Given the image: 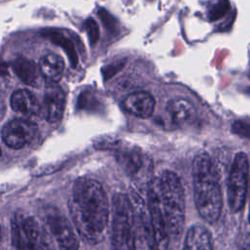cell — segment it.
<instances>
[{
  "label": "cell",
  "mask_w": 250,
  "mask_h": 250,
  "mask_svg": "<svg viewBox=\"0 0 250 250\" xmlns=\"http://www.w3.org/2000/svg\"><path fill=\"white\" fill-rule=\"evenodd\" d=\"M0 236H1V229H0Z\"/></svg>",
  "instance_id": "25"
},
{
  "label": "cell",
  "mask_w": 250,
  "mask_h": 250,
  "mask_svg": "<svg viewBox=\"0 0 250 250\" xmlns=\"http://www.w3.org/2000/svg\"><path fill=\"white\" fill-rule=\"evenodd\" d=\"M183 250H213L208 230L200 226H192L187 232Z\"/></svg>",
  "instance_id": "17"
},
{
  "label": "cell",
  "mask_w": 250,
  "mask_h": 250,
  "mask_svg": "<svg viewBox=\"0 0 250 250\" xmlns=\"http://www.w3.org/2000/svg\"><path fill=\"white\" fill-rule=\"evenodd\" d=\"M48 36L54 43L60 45L65 51V53L68 55V59H69V62H71V65L76 66L78 62V57H77L73 43L69 39L64 37L62 33L50 31Z\"/></svg>",
  "instance_id": "19"
},
{
  "label": "cell",
  "mask_w": 250,
  "mask_h": 250,
  "mask_svg": "<svg viewBox=\"0 0 250 250\" xmlns=\"http://www.w3.org/2000/svg\"><path fill=\"white\" fill-rule=\"evenodd\" d=\"M240 250H250V234H248L245 240L243 241Z\"/></svg>",
  "instance_id": "22"
},
{
  "label": "cell",
  "mask_w": 250,
  "mask_h": 250,
  "mask_svg": "<svg viewBox=\"0 0 250 250\" xmlns=\"http://www.w3.org/2000/svg\"><path fill=\"white\" fill-rule=\"evenodd\" d=\"M47 222L61 250H78L79 242L73 228L62 214L49 213Z\"/></svg>",
  "instance_id": "10"
},
{
  "label": "cell",
  "mask_w": 250,
  "mask_h": 250,
  "mask_svg": "<svg viewBox=\"0 0 250 250\" xmlns=\"http://www.w3.org/2000/svg\"><path fill=\"white\" fill-rule=\"evenodd\" d=\"M39 68L43 78L49 83H57L64 71V62L57 54L49 53L44 55L39 62Z\"/></svg>",
  "instance_id": "15"
},
{
  "label": "cell",
  "mask_w": 250,
  "mask_h": 250,
  "mask_svg": "<svg viewBox=\"0 0 250 250\" xmlns=\"http://www.w3.org/2000/svg\"><path fill=\"white\" fill-rule=\"evenodd\" d=\"M3 113H4V108H3V106L0 104V119H1V117L3 116Z\"/></svg>",
  "instance_id": "23"
},
{
  "label": "cell",
  "mask_w": 250,
  "mask_h": 250,
  "mask_svg": "<svg viewBox=\"0 0 250 250\" xmlns=\"http://www.w3.org/2000/svg\"><path fill=\"white\" fill-rule=\"evenodd\" d=\"M12 68L17 76L26 85L37 87L43 78L39 65L25 58H18L12 62Z\"/></svg>",
  "instance_id": "14"
},
{
  "label": "cell",
  "mask_w": 250,
  "mask_h": 250,
  "mask_svg": "<svg viewBox=\"0 0 250 250\" xmlns=\"http://www.w3.org/2000/svg\"><path fill=\"white\" fill-rule=\"evenodd\" d=\"M148 216L149 222L157 250H166L169 243V231L166 224V219L161 206L158 182L153 180L149 185L147 193Z\"/></svg>",
  "instance_id": "7"
},
{
  "label": "cell",
  "mask_w": 250,
  "mask_h": 250,
  "mask_svg": "<svg viewBox=\"0 0 250 250\" xmlns=\"http://www.w3.org/2000/svg\"><path fill=\"white\" fill-rule=\"evenodd\" d=\"M121 165L125 168L128 174L132 176L139 175L141 172L145 171L147 167V160L145 155L137 150L124 149L119 151L118 157Z\"/></svg>",
  "instance_id": "18"
},
{
  "label": "cell",
  "mask_w": 250,
  "mask_h": 250,
  "mask_svg": "<svg viewBox=\"0 0 250 250\" xmlns=\"http://www.w3.org/2000/svg\"><path fill=\"white\" fill-rule=\"evenodd\" d=\"M44 233L38 223L21 215H15L12 221V242L14 250H46Z\"/></svg>",
  "instance_id": "6"
},
{
  "label": "cell",
  "mask_w": 250,
  "mask_h": 250,
  "mask_svg": "<svg viewBox=\"0 0 250 250\" xmlns=\"http://www.w3.org/2000/svg\"><path fill=\"white\" fill-rule=\"evenodd\" d=\"M249 191H250V186H249ZM249 197H250V194H249ZM250 205V203H249ZM249 222H250V208H249Z\"/></svg>",
  "instance_id": "24"
},
{
  "label": "cell",
  "mask_w": 250,
  "mask_h": 250,
  "mask_svg": "<svg viewBox=\"0 0 250 250\" xmlns=\"http://www.w3.org/2000/svg\"><path fill=\"white\" fill-rule=\"evenodd\" d=\"M123 105L131 114L141 118H147L154 110L155 101L149 93L140 91L127 96L123 102Z\"/></svg>",
  "instance_id": "12"
},
{
  "label": "cell",
  "mask_w": 250,
  "mask_h": 250,
  "mask_svg": "<svg viewBox=\"0 0 250 250\" xmlns=\"http://www.w3.org/2000/svg\"><path fill=\"white\" fill-rule=\"evenodd\" d=\"M167 111L172 122L178 126L191 123L195 119L196 111L193 104L187 99L175 98L169 101Z\"/></svg>",
  "instance_id": "13"
},
{
  "label": "cell",
  "mask_w": 250,
  "mask_h": 250,
  "mask_svg": "<svg viewBox=\"0 0 250 250\" xmlns=\"http://www.w3.org/2000/svg\"><path fill=\"white\" fill-rule=\"evenodd\" d=\"M84 27L88 34L89 40L91 41L92 44H95L97 42V40L99 39V26H98L96 21L92 18H89L84 22Z\"/></svg>",
  "instance_id": "20"
},
{
  "label": "cell",
  "mask_w": 250,
  "mask_h": 250,
  "mask_svg": "<svg viewBox=\"0 0 250 250\" xmlns=\"http://www.w3.org/2000/svg\"><path fill=\"white\" fill-rule=\"evenodd\" d=\"M65 107V94L56 83H50L45 92L44 109L46 118L50 122L62 119Z\"/></svg>",
  "instance_id": "11"
},
{
  "label": "cell",
  "mask_w": 250,
  "mask_h": 250,
  "mask_svg": "<svg viewBox=\"0 0 250 250\" xmlns=\"http://www.w3.org/2000/svg\"><path fill=\"white\" fill-rule=\"evenodd\" d=\"M158 189L161 206L166 219L169 234L178 235L184 229L185 224V196L179 177L165 171L159 179Z\"/></svg>",
  "instance_id": "3"
},
{
  "label": "cell",
  "mask_w": 250,
  "mask_h": 250,
  "mask_svg": "<svg viewBox=\"0 0 250 250\" xmlns=\"http://www.w3.org/2000/svg\"><path fill=\"white\" fill-rule=\"evenodd\" d=\"M134 233V210L132 202L124 194L113 201L112 242L114 250H132Z\"/></svg>",
  "instance_id": "4"
},
{
  "label": "cell",
  "mask_w": 250,
  "mask_h": 250,
  "mask_svg": "<svg viewBox=\"0 0 250 250\" xmlns=\"http://www.w3.org/2000/svg\"><path fill=\"white\" fill-rule=\"evenodd\" d=\"M69 210L80 236L88 243L100 242L108 220L107 199L101 184L79 179L73 187Z\"/></svg>",
  "instance_id": "1"
},
{
  "label": "cell",
  "mask_w": 250,
  "mask_h": 250,
  "mask_svg": "<svg viewBox=\"0 0 250 250\" xmlns=\"http://www.w3.org/2000/svg\"><path fill=\"white\" fill-rule=\"evenodd\" d=\"M231 128L233 133H235L236 135L250 140V123L237 120L232 123Z\"/></svg>",
  "instance_id": "21"
},
{
  "label": "cell",
  "mask_w": 250,
  "mask_h": 250,
  "mask_svg": "<svg viewBox=\"0 0 250 250\" xmlns=\"http://www.w3.org/2000/svg\"><path fill=\"white\" fill-rule=\"evenodd\" d=\"M134 210V233L132 250H157L149 218L139 205L132 203Z\"/></svg>",
  "instance_id": "9"
},
{
  "label": "cell",
  "mask_w": 250,
  "mask_h": 250,
  "mask_svg": "<svg viewBox=\"0 0 250 250\" xmlns=\"http://www.w3.org/2000/svg\"><path fill=\"white\" fill-rule=\"evenodd\" d=\"M194 200L197 211L208 223H215L222 212L223 197L218 172L206 153L198 154L192 164Z\"/></svg>",
  "instance_id": "2"
},
{
  "label": "cell",
  "mask_w": 250,
  "mask_h": 250,
  "mask_svg": "<svg viewBox=\"0 0 250 250\" xmlns=\"http://www.w3.org/2000/svg\"><path fill=\"white\" fill-rule=\"evenodd\" d=\"M11 105L14 110L25 114H37L40 110V104L36 97L29 91L21 89L17 90L11 97Z\"/></svg>",
  "instance_id": "16"
},
{
  "label": "cell",
  "mask_w": 250,
  "mask_h": 250,
  "mask_svg": "<svg viewBox=\"0 0 250 250\" xmlns=\"http://www.w3.org/2000/svg\"><path fill=\"white\" fill-rule=\"evenodd\" d=\"M249 163L244 152H238L231 164L228 181V202L232 213L242 210L249 189Z\"/></svg>",
  "instance_id": "5"
},
{
  "label": "cell",
  "mask_w": 250,
  "mask_h": 250,
  "mask_svg": "<svg viewBox=\"0 0 250 250\" xmlns=\"http://www.w3.org/2000/svg\"><path fill=\"white\" fill-rule=\"evenodd\" d=\"M36 130V125L30 120L14 119L5 125L2 131L3 141L12 148H21L33 139Z\"/></svg>",
  "instance_id": "8"
}]
</instances>
